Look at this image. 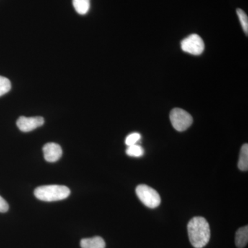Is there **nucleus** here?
<instances>
[{
  "mask_svg": "<svg viewBox=\"0 0 248 248\" xmlns=\"http://www.w3.org/2000/svg\"><path fill=\"white\" fill-rule=\"evenodd\" d=\"M187 232L190 244L195 248H203L210 239L208 222L202 217H195L187 224Z\"/></svg>",
  "mask_w": 248,
  "mask_h": 248,
  "instance_id": "1",
  "label": "nucleus"
},
{
  "mask_svg": "<svg viewBox=\"0 0 248 248\" xmlns=\"http://www.w3.org/2000/svg\"><path fill=\"white\" fill-rule=\"evenodd\" d=\"M34 194L38 200L51 202L65 200L69 197L71 191L64 186H42L37 187Z\"/></svg>",
  "mask_w": 248,
  "mask_h": 248,
  "instance_id": "2",
  "label": "nucleus"
},
{
  "mask_svg": "<svg viewBox=\"0 0 248 248\" xmlns=\"http://www.w3.org/2000/svg\"><path fill=\"white\" fill-rule=\"evenodd\" d=\"M136 194L142 203L148 208H157L161 203V197L153 187L146 185H140L136 187Z\"/></svg>",
  "mask_w": 248,
  "mask_h": 248,
  "instance_id": "3",
  "label": "nucleus"
},
{
  "mask_svg": "<svg viewBox=\"0 0 248 248\" xmlns=\"http://www.w3.org/2000/svg\"><path fill=\"white\" fill-rule=\"evenodd\" d=\"M173 128L179 132L185 131L193 122L192 116L182 108H174L170 114Z\"/></svg>",
  "mask_w": 248,
  "mask_h": 248,
  "instance_id": "4",
  "label": "nucleus"
},
{
  "mask_svg": "<svg viewBox=\"0 0 248 248\" xmlns=\"http://www.w3.org/2000/svg\"><path fill=\"white\" fill-rule=\"evenodd\" d=\"M181 47L186 53L193 55H200L203 53L205 45L200 35L192 34L182 41Z\"/></svg>",
  "mask_w": 248,
  "mask_h": 248,
  "instance_id": "5",
  "label": "nucleus"
},
{
  "mask_svg": "<svg viewBox=\"0 0 248 248\" xmlns=\"http://www.w3.org/2000/svg\"><path fill=\"white\" fill-rule=\"evenodd\" d=\"M45 124V119L42 117H26L22 116L17 121L18 128L21 131L27 133L42 126Z\"/></svg>",
  "mask_w": 248,
  "mask_h": 248,
  "instance_id": "6",
  "label": "nucleus"
},
{
  "mask_svg": "<svg viewBox=\"0 0 248 248\" xmlns=\"http://www.w3.org/2000/svg\"><path fill=\"white\" fill-rule=\"evenodd\" d=\"M44 156L46 161L53 163L58 161L62 156L61 146L58 143H48L43 147Z\"/></svg>",
  "mask_w": 248,
  "mask_h": 248,
  "instance_id": "7",
  "label": "nucleus"
},
{
  "mask_svg": "<svg viewBox=\"0 0 248 248\" xmlns=\"http://www.w3.org/2000/svg\"><path fill=\"white\" fill-rule=\"evenodd\" d=\"M81 248H105L106 243L100 236L83 239L80 242Z\"/></svg>",
  "mask_w": 248,
  "mask_h": 248,
  "instance_id": "8",
  "label": "nucleus"
},
{
  "mask_svg": "<svg viewBox=\"0 0 248 248\" xmlns=\"http://www.w3.org/2000/svg\"><path fill=\"white\" fill-rule=\"evenodd\" d=\"M248 226L240 228L235 235V244L238 248H244L248 244Z\"/></svg>",
  "mask_w": 248,
  "mask_h": 248,
  "instance_id": "9",
  "label": "nucleus"
},
{
  "mask_svg": "<svg viewBox=\"0 0 248 248\" xmlns=\"http://www.w3.org/2000/svg\"><path fill=\"white\" fill-rule=\"evenodd\" d=\"M238 168L242 171H247L248 170V145L245 143L241 147L240 152Z\"/></svg>",
  "mask_w": 248,
  "mask_h": 248,
  "instance_id": "10",
  "label": "nucleus"
},
{
  "mask_svg": "<svg viewBox=\"0 0 248 248\" xmlns=\"http://www.w3.org/2000/svg\"><path fill=\"white\" fill-rule=\"evenodd\" d=\"M73 4L78 14L86 15L91 6V0H73Z\"/></svg>",
  "mask_w": 248,
  "mask_h": 248,
  "instance_id": "11",
  "label": "nucleus"
},
{
  "mask_svg": "<svg viewBox=\"0 0 248 248\" xmlns=\"http://www.w3.org/2000/svg\"><path fill=\"white\" fill-rule=\"evenodd\" d=\"M126 154L130 156L133 157H140L144 154V150L141 146L138 144L133 145V146H128L126 150Z\"/></svg>",
  "mask_w": 248,
  "mask_h": 248,
  "instance_id": "12",
  "label": "nucleus"
},
{
  "mask_svg": "<svg viewBox=\"0 0 248 248\" xmlns=\"http://www.w3.org/2000/svg\"><path fill=\"white\" fill-rule=\"evenodd\" d=\"M236 14L239 17L240 22L242 26L245 33L246 35L248 34V17L247 14L242 9H238L236 10Z\"/></svg>",
  "mask_w": 248,
  "mask_h": 248,
  "instance_id": "13",
  "label": "nucleus"
},
{
  "mask_svg": "<svg viewBox=\"0 0 248 248\" xmlns=\"http://www.w3.org/2000/svg\"><path fill=\"white\" fill-rule=\"evenodd\" d=\"M11 89V81L4 77L0 76V97L9 92Z\"/></svg>",
  "mask_w": 248,
  "mask_h": 248,
  "instance_id": "14",
  "label": "nucleus"
},
{
  "mask_svg": "<svg viewBox=\"0 0 248 248\" xmlns=\"http://www.w3.org/2000/svg\"><path fill=\"white\" fill-rule=\"evenodd\" d=\"M140 139H141V135L140 133H131L125 139V144L128 146H133V145L137 144Z\"/></svg>",
  "mask_w": 248,
  "mask_h": 248,
  "instance_id": "15",
  "label": "nucleus"
},
{
  "mask_svg": "<svg viewBox=\"0 0 248 248\" xmlns=\"http://www.w3.org/2000/svg\"><path fill=\"white\" fill-rule=\"evenodd\" d=\"M9 204L0 196V213H6L9 210Z\"/></svg>",
  "mask_w": 248,
  "mask_h": 248,
  "instance_id": "16",
  "label": "nucleus"
}]
</instances>
